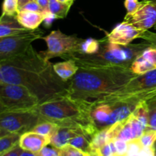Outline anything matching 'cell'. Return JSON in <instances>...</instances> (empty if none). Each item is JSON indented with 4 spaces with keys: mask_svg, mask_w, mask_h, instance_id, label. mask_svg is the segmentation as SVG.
<instances>
[{
    "mask_svg": "<svg viewBox=\"0 0 156 156\" xmlns=\"http://www.w3.org/2000/svg\"><path fill=\"white\" fill-rule=\"evenodd\" d=\"M0 82L28 88L40 104L67 94L68 82L55 72L53 64L31 45L21 53L0 60Z\"/></svg>",
    "mask_w": 156,
    "mask_h": 156,
    "instance_id": "obj_1",
    "label": "cell"
},
{
    "mask_svg": "<svg viewBox=\"0 0 156 156\" xmlns=\"http://www.w3.org/2000/svg\"><path fill=\"white\" fill-rule=\"evenodd\" d=\"M136 76L129 67H79L67 81V93L76 98L96 100L117 92Z\"/></svg>",
    "mask_w": 156,
    "mask_h": 156,
    "instance_id": "obj_2",
    "label": "cell"
},
{
    "mask_svg": "<svg viewBox=\"0 0 156 156\" xmlns=\"http://www.w3.org/2000/svg\"><path fill=\"white\" fill-rule=\"evenodd\" d=\"M94 107L92 101L76 98L67 93L41 103L35 110L41 121H50L59 126H96L91 116Z\"/></svg>",
    "mask_w": 156,
    "mask_h": 156,
    "instance_id": "obj_3",
    "label": "cell"
},
{
    "mask_svg": "<svg viewBox=\"0 0 156 156\" xmlns=\"http://www.w3.org/2000/svg\"><path fill=\"white\" fill-rule=\"evenodd\" d=\"M151 47L145 41L138 44L120 45L103 40L100 48L94 54L76 53L64 56V59H72L79 67L96 66H124L130 68L133 62L143 53L146 49Z\"/></svg>",
    "mask_w": 156,
    "mask_h": 156,
    "instance_id": "obj_4",
    "label": "cell"
},
{
    "mask_svg": "<svg viewBox=\"0 0 156 156\" xmlns=\"http://www.w3.org/2000/svg\"><path fill=\"white\" fill-rule=\"evenodd\" d=\"M156 89V69L142 75H137L123 88L106 97L93 100L94 106L98 104H112L133 100L140 101L149 91Z\"/></svg>",
    "mask_w": 156,
    "mask_h": 156,
    "instance_id": "obj_5",
    "label": "cell"
},
{
    "mask_svg": "<svg viewBox=\"0 0 156 156\" xmlns=\"http://www.w3.org/2000/svg\"><path fill=\"white\" fill-rule=\"evenodd\" d=\"M40 101L26 87L0 82V114L34 110Z\"/></svg>",
    "mask_w": 156,
    "mask_h": 156,
    "instance_id": "obj_6",
    "label": "cell"
},
{
    "mask_svg": "<svg viewBox=\"0 0 156 156\" xmlns=\"http://www.w3.org/2000/svg\"><path fill=\"white\" fill-rule=\"evenodd\" d=\"M47 46V50L41 52V54L47 60L54 57L63 58L67 55L81 53L85 40L73 35H67L59 30H53L47 36H43Z\"/></svg>",
    "mask_w": 156,
    "mask_h": 156,
    "instance_id": "obj_7",
    "label": "cell"
},
{
    "mask_svg": "<svg viewBox=\"0 0 156 156\" xmlns=\"http://www.w3.org/2000/svg\"><path fill=\"white\" fill-rule=\"evenodd\" d=\"M41 121V117L35 109L0 114V137L12 133L23 134L31 131Z\"/></svg>",
    "mask_w": 156,
    "mask_h": 156,
    "instance_id": "obj_8",
    "label": "cell"
},
{
    "mask_svg": "<svg viewBox=\"0 0 156 156\" xmlns=\"http://www.w3.org/2000/svg\"><path fill=\"white\" fill-rule=\"evenodd\" d=\"M44 32L41 29L27 30L23 33L0 38V60L21 53L32 43L41 39Z\"/></svg>",
    "mask_w": 156,
    "mask_h": 156,
    "instance_id": "obj_9",
    "label": "cell"
},
{
    "mask_svg": "<svg viewBox=\"0 0 156 156\" xmlns=\"http://www.w3.org/2000/svg\"><path fill=\"white\" fill-rule=\"evenodd\" d=\"M124 21L142 30H148L156 24V3L143 0L136 11L126 14Z\"/></svg>",
    "mask_w": 156,
    "mask_h": 156,
    "instance_id": "obj_10",
    "label": "cell"
},
{
    "mask_svg": "<svg viewBox=\"0 0 156 156\" xmlns=\"http://www.w3.org/2000/svg\"><path fill=\"white\" fill-rule=\"evenodd\" d=\"M100 129L96 126H77V125H69V126H59L56 133L50 139V145L54 147L60 149L69 143V142L79 135L88 134L94 136Z\"/></svg>",
    "mask_w": 156,
    "mask_h": 156,
    "instance_id": "obj_11",
    "label": "cell"
},
{
    "mask_svg": "<svg viewBox=\"0 0 156 156\" xmlns=\"http://www.w3.org/2000/svg\"><path fill=\"white\" fill-rule=\"evenodd\" d=\"M144 31L145 30L136 28L132 24L123 21L122 23L117 24L112 31L107 35L105 40L120 45H128L134 40L141 37Z\"/></svg>",
    "mask_w": 156,
    "mask_h": 156,
    "instance_id": "obj_12",
    "label": "cell"
},
{
    "mask_svg": "<svg viewBox=\"0 0 156 156\" xmlns=\"http://www.w3.org/2000/svg\"><path fill=\"white\" fill-rule=\"evenodd\" d=\"M50 144V138L43 136L33 131H28L21 135L19 145L22 149L30 152H37L43 149L44 146Z\"/></svg>",
    "mask_w": 156,
    "mask_h": 156,
    "instance_id": "obj_13",
    "label": "cell"
},
{
    "mask_svg": "<svg viewBox=\"0 0 156 156\" xmlns=\"http://www.w3.org/2000/svg\"><path fill=\"white\" fill-rule=\"evenodd\" d=\"M50 11H44V12H35L30 11L21 10L16 15V19L18 22L28 30H36L45 20L46 17Z\"/></svg>",
    "mask_w": 156,
    "mask_h": 156,
    "instance_id": "obj_14",
    "label": "cell"
},
{
    "mask_svg": "<svg viewBox=\"0 0 156 156\" xmlns=\"http://www.w3.org/2000/svg\"><path fill=\"white\" fill-rule=\"evenodd\" d=\"M112 112V106L109 104H98L94 105L91 116L99 129L111 126V119Z\"/></svg>",
    "mask_w": 156,
    "mask_h": 156,
    "instance_id": "obj_15",
    "label": "cell"
},
{
    "mask_svg": "<svg viewBox=\"0 0 156 156\" xmlns=\"http://www.w3.org/2000/svg\"><path fill=\"white\" fill-rule=\"evenodd\" d=\"M27 30H31L23 27L15 17L2 15L0 21V38L18 34Z\"/></svg>",
    "mask_w": 156,
    "mask_h": 156,
    "instance_id": "obj_16",
    "label": "cell"
},
{
    "mask_svg": "<svg viewBox=\"0 0 156 156\" xmlns=\"http://www.w3.org/2000/svg\"><path fill=\"white\" fill-rule=\"evenodd\" d=\"M53 69L56 74L63 81L67 82L76 75L79 70V66L72 59H66L64 62L53 64Z\"/></svg>",
    "mask_w": 156,
    "mask_h": 156,
    "instance_id": "obj_17",
    "label": "cell"
},
{
    "mask_svg": "<svg viewBox=\"0 0 156 156\" xmlns=\"http://www.w3.org/2000/svg\"><path fill=\"white\" fill-rule=\"evenodd\" d=\"M21 135L18 133H12L0 137V156L19 145Z\"/></svg>",
    "mask_w": 156,
    "mask_h": 156,
    "instance_id": "obj_18",
    "label": "cell"
},
{
    "mask_svg": "<svg viewBox=\"0 0 156 156\" xmlns=\"http://www.w3.org/2000/svg\"><path fill=\"white\" fill-rule=\"evenodd\" d=\"M93 137L94 136L88 134H82L73 138L69 144L80 149L87 154L93 153L91 146Z\"/></svg>",
    "mask_w": 156,
    "mask_h": 156,
    "instance_id": "obj_19",
    "label": "cell"
},
{
    "mask_svg": "<svg viewBox=\"0 0 156 156\" xmlns=\"http://www.w3.org/2000/svg\"><path fill=\"white\" fill-rule=\"evenodd\" d=\"M130 69L135 74L142 75L147 72L156 69L155 66L151 63L149 60L145 59L142 55H140L133 62Z\"/></svg>",
    "mask_w": 156,
    "mask_h": 156,
    "instance_id": "obj_20",
    "label": "cell"
},
{
    "mask_svg": "<svg viewBox=\"0 0 156 156\" xmlns=\"http://www.w3.org/2000/svg\"><path fill=\"white\" fill-rule=\"evenodd\" d=\"M59 126L56 123H52L50 121L43 120L38 123L32 129L31 131L37 133L41 134L43 136H46L51 139V137L56 133V131L59 129Z\"/></svg>",
    "mask_w": 156,
    "mask_h": 156,
    "instance_id": "obj_21",
    "label": "cell"
},
{
    "mask_svg": "<svg viewBox=\"0 0 156 156\" xmlns=\"http://www.w3.org/2000/svg\"><path fill=\"white\" fill-rule=\"evenodd\" d=\"M72 5L66 3L61 2L59 0H50L49 2V11L56 18H65L68 15Z\"/></svg>",
    "mask_w": 156,
    "mask_h": 156,
    "instance_id": "obj_22",
    "label": "cell"
},
{
    "mask_svg": "<svg viewBox=\"0 0 156 156\" xmlns=\"http://www.w3.org/2000/svg\"><path fill=\"white\" fill-rule=\"evenodd\" d=\"M108 127H105L99 130L98 133L94 135L91 140V149H92L93 153H98L99 149L103 147L105 145L108 143Z\"/></svg>",
    "mask_w": 156,
    "mask_h": 156,
    "instance_id": "obj_23",
    "label": "cell"
},
{
    "mask_svg": "<svg viewBox=\"0 0 156 156\" xmlns=\"http://www.w3.org/2000/svg\"><path fill=\"white\" fill-rule=\"evenodd\" d=\"M19 12L18 0H4L2 5V15L16 17Z\"/></svg>",
    "mask_w": 156,
    "mask_h": 156,
    "instance_id": "obj_24",
    "label": "cell"
},
{
    "mask_svg": "<svg viewBox=\"0 0 156 156\" xmlns=\"http://www.w3.org/2000/svg\"><path fill=\"white\" fill-rule=\"evenodd\" d=\"M143 147H154L156 143V130L147 129L140 138Z\"/></svg>",
    "mask_w": 156,
    "mask_h": 156,
    "instance_id": "obj_25",
    "label": "cell"
},
{
    "mask_svg": "<svg viewBox=\"0 0 156 156\" xmlns=\"http://www.w3.org/2000/svg\"><path fill=\"white\" fill-rule=\"evenodd\" d=\"M149 106V123L147 129L156 130V98L145 101Z\"/></svg>",
    "mask_w": 156,
    "mask_h": 156,
    "instance_id": "obj_26",
    "label": "cell"
},
{
    "mask_svg": "<svg viewBox=\"0 0 156 156\" xmlns=\"http://www.w3.org/2000/svg\"><path fill=\"white\" fill-rule=\"evenodd\" d=\"M101 41L94 39L85 40L82 47V52L80 53L85 54H94L100 48Z\"/></svg>",
    "mask_w": 156,
    "mask_h": 156,
    "instance_id": "obj_27",
    "label": "cell"
},
{
    "mask_svg": "<svg viewBox=\"0 0 156 156\" xmlns=\"http://www.w3.org/2000/svg\"><path fill=\"white\" fill-rule=\"evenodd\" d=\"M86 154L69 144L59 149V156H86Z\"/></svg>",
    "mask_w": 156,
    "mask_h": 156,
    "instance_id": "obj_28",
    "label": "cell"
},
{
    "mask_svg": "<svg viewBox=\"0 0 156 156\" xmlns=\"http://www.w3.org/2000/svg\"><path fill=\"white\" fill-rule=\"evenodd\" d=\"M128 143V150L126 155H136V154L140 153L143 149V146L141 144L140 141V139L131 140V141L127 142Z\"/></svg>",
    "mask_w": 156,
    "mask_h": 156,
    "instance_id": "obj_29",
    "label": "cell"
},
{
    "mask_svg": "<svg viewBox=\"0 0 156 156\" xmlns=\"http://www.w3.org/2000/svg\"><path fill=\"white\" fill-rule=\"evenodd\" d=\"M100 156H112L117 154L115 146H114V141H110L106 145L101 148L98 152Z\"/></svg>",
    "mask_w": 156,
    "mask_h": 156,
    "instance_id": "obj_30",
    "label": "cell"
},
{
    "mask_svg": "<svg viewBox=\"0 0 156 156\" xmlns=\"http://www.w3.org/2000/svg\"><path fill=\"white\" fill-rule=\"evenodd\" d=\"M36 156H59V149L49 144L37 152Z\"/></svg>",
    "mask_w": 156,
    "mask_h": 156,
    "instance_id": "obj_31",
    "label": "cell"
},
{
    "mask_svg": "<svg viewBox=\"0 0 156 156\" xmlns=\"http://www.w3.org/2000/svg\"><path fill=\"white\" fill-rule=\"evenodd\" d=\"M115 146L116 151L117 155L125 156L127 154L128 150V143L121 140H113Z\"/></svg>",
    "mask_w": 156,
    "mask_h": 156,
    "instance_id": "obj_32",
    "label": "cell"
},
{
    "mask_svg": "<svg viewBox=\"0 0 156 156\" xmlns=\"http://www.w3.org/2000/svg\"><path fill=\"white\" fill-rule=\"evenodd\" d=\"M141 55L156 66V48L153 47H149L143 52Z\"/></svg>",
    "mask_w": 156,
    "mask_h": 156,
    "instance_id": "obj_33",
    "label": "cell"
},
{
    "mask_svg": "<svg viewBox=\"0 0 156 156\" xmlns=\"http://www.w3.org/2000/svg\"><path fill=\"white\" fill-rule=\"evenodd\" d=\"M30 11V12H44V10L40 6L37 2L36 0H31L28 3L23 6L19 11Z\"/></svg>",
    "mask_w": 156,
    "mask_h": 156,
    "instance_id": "obj_34",
    "label": "cell"
},
{
    "mask_svg": "<svg viewBox=\"0 0 156 156\" xmlns=\"http://www.w3.org/2000/svg\"><path fill=\"white\" fill-rule=\"evenodd\" d=\"M140 38L149 43L151 47L156 48V33L155 32H151L149 30H145Z\"/></svg>",
    "mask_w": 156,
    "mask_h": 156,
    "instance_id": "obj_35",
    "label": "cell"
},
{
    "mask_svg": "<svg viewBox=\"0 0 156 156\" xmlns=\"http://www.w3.org/2000/svg\"><path fill=\"white\" fill-rule=\"evenodd\" d=\"M140 3L141 2H139L138 0H125L124 5L127 11V14L133 13L135 11H136L140 5Z\"/></svg>",
    "mask_w": 156,
    "mask_h": 156,
    "instance_id": "obj_36",
    "label": "cell"
},
{
    "mask_svg": "<svg viewBox=\"0 0 156 156\" xmlns=\"http://www.w3.org/2000/svg\"><path fill=\"white\" fill-rule=\"evenodd\" d=\"M22 150V148L20 146V145H18V146L14 147L13 149H12L11 150L8 151L7 152H5V153L3 154V155L1 156H20Z\"/></svg>",
    "mask_w": 156,
    "mask_h": 156,
    "instance_id": "obj_37",
    "label": "cell"
},
{
    "mask_svg": "<svg viewBox=\"0 0 156 156\" xmlns=\"http://www.w3.org/2000/svg\"><path fill=\"white\" fill-rule=\"evenodd\" d=\"M152 98H156V89L153 90V91H149L147 94H144V95L141 98L140 101H148Z\"/></svg>",
    "mask_w": 156,
    "mask_h": 156,
    "instance_id": "obj_38",
    "label": "cell"
},
{
    "mask_svg": "<svg viewBox=\"0 0 156 156\" xmlns=\"http://www.w3.org/2000/svg\"><path fill=\"white\" fill-rule=\"evenodd\" d=\"M38 4L44 11L49 10V2L50 0H36Z\"/></svg>",
    "mask_w": 156,
    "mask_h": 156,
    "instance_id": "obj_39",
    "label": "cell"
},
{
    "mask_svg": "<svg viewBox=\"0 0 156 156\" xmlns=\"http://www.w3.org/2000/svg\"><path fill=\"white\" fill-rule=\"evenodd\" d=\"M20 156H36V153L30 152V151L24 150V149H23L22 152H21V155Z\"/></svg>",
    "mask_w": 156,
    "mask_h": 156,
    "instance_id": "obj_40",
    "label": "cell"
},
{
    "mask_svg": "<svg viewBox=\"0 0 156 156\" xmlns=\"http://www.w3.org/2000/svg\"><path fill=\"white\" fill-rule=\"evenodd\" d=\"M31 1V0H18V7H19V10L23 7L24 5H25L27 3H28L29 2Z\"/></svg>",
    "mask_w": 156,
    "mask_h": 156,
    "instance_id": "obj_41",
    "label": "cell"
},
{
    "mask_svg": "<svg viewBox=\"0 0 156 156\" xmlns=\"http://www.w3.org/2000/svg\"><path fill=\"white\" fill-rule=\"evenodd\" d=\"M59 1L61 2L66 3V4L70 5H72L74 2V0H59Z\"/></svg>",
    "mask_w": 156,
    "mask_h": 156,
    "instance_id": "obj_42",
    "label": "cell"
},
{
    "mask_svg": "<svg viewBox=\"0 0 156 156\" xmlns=\"http://www.w3.org/2000/svg\"><path fill=\"white\" fill-rule=\"evenodd\" d=\"M112 156H123V155H117V154H115V155H114Z\"/></svg>",
    "mask_w": 156,
    "mask_h": 156,
    "instance_id": "obj_43",
    "label": "cell"
},
{
    "mask_svg": "<svg viewBox=\"0 0 156 156\" xmlns=\"http://www.w3.org/2000/svg\"><path fill=\"white\" fill-rule=\"evenodd\" d=\"M150 1H152V2H153L156 3V0H150Z\"/></svg>",
    "mask_w": 156,
    "mask_h": 156,
    "instance_id": "obj_44",
    "label": "cell"
},
{
    "mask_svg": "<svg viewBox=\"0 0 156 156\" xmlns=\"http://www.w3.org/2000/svg\"><path fill=\"white\" fill-rule=\"evenodd\" d=\"M98 156H100V155H98Z\"/></svg>",
    "mask_w": 156,
    "mask_h": 156,
    "instance_id": "obj_45",
    "label": "cell"
},
{
    "mask_svg": "<svg viewBox=\"0 0 156 156\" xmlns=\"http://www.w3.org/2000/svg\"><path fill=\"white\" fill-rule=\"evenodd\" d=\"M154 156H156V155H154Z\"/></svg>",
    "mask_w": 156,
    "mask_h": 156,
    "instance_id": "obj_46",
    "label": "cell"
}]
</instances>
